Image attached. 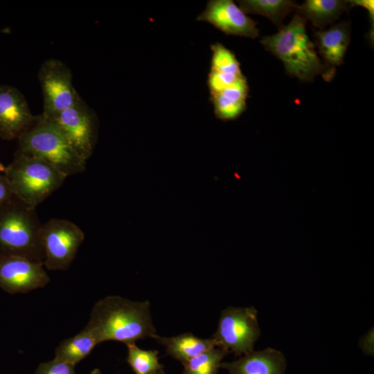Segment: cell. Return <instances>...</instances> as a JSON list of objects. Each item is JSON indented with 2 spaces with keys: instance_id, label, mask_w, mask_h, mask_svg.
<instances>
[{
  "instance_id": "cell-12",
  "label": "cell",
  "mask_w": 374,
  "mask_h": 374,
  "mask_svg": "<svg viewBox=\"0 0 374 374\" xmlns=\"http://www.w3.org/2000/svg\"><path fill=\"white\" fill-rule=\"evenodd\" d=\"M33 116L22 93L16 88L0 86V137L4 140L16 139L34 121Z\"/></svg>"
},
{
  "instance_id": "cell-3",
  "label": "cell",
  "mask_w": 374,
  "mask_h": 374,
  "mask_svg": "<svg viewBox=\"0 0 374 374\" xmlns=\"http://www.w3.org/2000/svg\"><path fill=\"white\" fill-rule=\"evenodd\" d=\"M42 225L36 208L15 196L0 205V256H20L44 265Z\"/></svg>"
},
{
  "instance_id": "cell-22",
  "label": "cell",
  "mask_w": 374,
  "mask_h": 374,
  "mask_svg": "<svg viewBox=\"0 0 374 374\" xmlns=\"http://www.w3.org/2000/svg\"><path fill=\"white\" fill-rule=\"evenodd\" d=\"M211 48L212 51L211 71L236 75L242 74L240 63L233 52L220 43L211 45Z\"/></svg>"
},
{
  "instance_id": "cell-23",
  "label": "cell",
  "mask_w": 374,
  "mask_h": 374,
  "mask_svg": "<svg viewBox=\"0 0 374 374\" xmlns=\"http://www.w3.org/2000/svg\"><path fill=\"white\" fill-rule=\"evenodd\" d=\"M244 79L246 78L243 74L222 73L211 71L207 81L210 94L218 93Z\"/></svg>"
},
{
  "instance_id": "cell-13",
  "label": "cell",
  "mask_w": 374,
  "mask_h": 374,
  "mask_svg": "<svg viewBox=\"0 0 374 374\" xmlns=\"http://www.w3.org/2000/svg\"><path fill=\"white\" fill-rule=\"evenodd\" d=\"M286 366L284 354L272 348L253 350L235 361L220 364L230 374H285Z\"/></svg>"
},
{
  "instance_id": "cell-25",
  "label": "cell",
  "mask_w": 374,
  "mask_h": 374,
  "mask_svg": "<svg viewBox=\"0 0 374 374\" xmlns=\"http://www.w3.org/2000/svg\"><path fill=\"white\" fill-rule=\"evenodd\" d=\"M374 332L373 328L360 337L358 345L362 352L366 355H373L374 353Z\"/></svg>"
},
{
  "instance_id": "cell-15",
  "label": "cell",
  "mask_w": 374,
  "mask_h": 374,
  "mask_svg": "<svg viewBox=\"0 0 374 374\" xmlns=\"http://www.w3.org/2000/svg\"><path fill=\"white\" fill-rule=\"evenodd\" d=\"M154 339L164 346L169 355L180 361L183 365L195 356L216 347L211 337L202 339L190 332L174 337H161L157 335Z\"/></svg>"
},
{
  "instance_id": "cell-27",
  "label": "cell",
  "mask_w": 374,
  "mask_h": 374,
  "mask_svg": "<svg viewBox=\"0 0 374 374\" xmlns=\"http://www.w3.org/2000/svg\"><path fill=\"white\" fill-rule=\"evenodd\" d=\"M352 6H361L365 8L369 12L370 17L373 22L374 19V1L373 0H352L348 1Z\"/></svg>"
},
{
  "instance_id": "cell-9",
  "label": "cell",
  "mask_w": 374,
  "mask_h": 374,
  "mask_svg": "<svg viewBox=\"0 0 374 374\" xmlns=\"http://www.w3.org/2000/svg\"><path fill=\"white\" fill-rule=\"evenodd\" d=\"M38 77L44 99L42 115L59 113L81 98L73 86L71 70L62 61L50 59L44 62Z\"/></svg>"
},
{
  "instance_id": "cell-16",
  "label": "cell",
  "mask_w": 374,
  "mask_h": 374,
  "mask_svg": "<svg viewBox=\"0 0 374 374\" xmlns=\"http://www.w3.org/2000/svg\"><path fill=\"white\" fill-rule=\"evenodd\" d=\"M249 87L247 79L211 95L216 117L222 121L237 118L246 108Z\"/></svg>"
},
{
  "instance_id": "cell-4",
  "label": "cell",
  "mask_w": 374,
  "mask_h": 374,
  "mask_svg": "<svg viewBox=\"0 0 374 374\" xmlns=\"http://www.w3.org/2000/svg\"><path fill=\"white\" fill-rule=\"evenodd\" d=\"M18 140L17 152L49 163L66 177L86 169L87 161L79 156L62 133L42 114L35 116Z\"/></svg>"
},
{
  "instance_id": "cell-1",
  "label": "cell",
  "mask_w": 374,
  "mask_h": 374,
  "mask_svg": "<svg viewBox=\"0 0 374 374\" xmlns=\"http://www.w3.org/2000/svg\"><path fill=\"white\" fill-rule=\"evenodd\" d=\"M84 328L94 335L99 344L114 340L127 345L157 335L149 301H132L119 296L98 301Z\"/></svg>"
},
{
  "instance_id": "cell-2",
  "label": "cell",
  "mask_w": 374,
  "mask_h": 374,
  "mask_svg": "<svg viewBox=\"0 0 374 374\" xmlns=\"http://www.w3.org/2000/svg\"><path fill=\"white\" fill-rule=\"evenodd\" d=\"M305 19L295 15L291 21L272 35L264 37L260 43L265 49L280 59L286 73L302 81H312L317 75L327 79L332 75L330 68L321 63L309 39Z\"/></svg>"
},
{
  "instance_id": "cell-10",
  "label": "cell",
  "mask_w": 374,
  "mask_h": 374,
  "mask_svg": "<svg viewBox=\"0 0 374 374\" xmlns=\"http://www.w3.org/2000/svg\"><path fill=\"white\" fill-rule=\"evenodd\" d=\"M44 265L15 256H0V287L9 294L27 293L50 281Z\"/></svg>"
},
{
  "instance_id": "cell-20",
  "label": "cell",
  "mask_w": 374,
  "mask_h": 374,
  "mask_svg": "<svg viewBox=\"0 0 374 374\" xmlns=\"http://www.w3.org/2000/svg\"><path fill=\"white\" fill-rule=\"evenodd\" d=\"M228 351L214 347L190 359L184 364L181 374H217Z\"/></svg>"
},
{
  "instance_id": "cell-29",
  "label": "cell",
  "mask_w": 374,
  "mask_h": 374,
  "mask_svg": "<svg viewBox=\"0 0 374 374\" xmlns=\"http://www.w3.org/2000/svg\"><path fill=\"white\" fill-rule=\"evenodd\" d=\"M6 167L0 162V173H4Z\"/></svg>"
},
{
  "instance_id": "cell-14",
  "label": "cell",
  "mask_w": 374,
  "mask_h": 374,
  "mask_svg": "<svg viewBox=\"0 0 374 374\" xmlns=\"http://www.w3.org/2000/svg\"><path fill=\"white\" fill-rule=\"evenodd\" d=\"M315 45L325 65L332 69L343 63L350 42V24L342 21L327 30L314 31Z\"/></svg>"
},
{
  "instance_id": "cell-17",
  "label": "cell",
  "mask_w": 374,
  "mask_h": 374,
  "mask_svg": "<svg viewBox=\"0 0 374 374\" xmlns=\"http://www.w3.org/2000/svg\"><path fill=\"white\" fill-rule=\"evenodd\" d=\"M348 1L307 0L298 6L299 15L319 29L332 24L348 8Z\"/></svg>"
},
{
  "instance_id": "cell-24",
  "label": "cell",
  "mask_w": 374,
  "mask_h": 374,
  "mask_svg": "<svg viewBox=\"0 0 374 374\" xmlns=\"http://www.w3.org/2000/svg\"><path fill=\"white\" fill-rule=\"evenodd\" d=\"M35 374H75V365L53 359L41 363Z\"/></svg>"
},
{
  "instance_id": "cell-8",
  "label": "cell",
  "mask_w": 374,
  "mask_h": 374,
  "mask_svg": "<svg viewBox=\"0 0 374 374\" xmlns=\"http://www.w3.org/2000/svg\"><path fill=\"white\" fill-rule=\"evenodd\" d=\"M40 238L44 252V266L48 270H66L84 239L82 230L64 219L42 224Z\"/></svg>"
},
{
  "instance_id": "cell-19",
  "label": "cell",
  "mask_w": 374,
  "mask_h": 374,
  "mask_svg": "<svg viewBox=\"0 0 374 374\" xmlns=\"http://www.w3.org/2000/svg\"><path fill=\"white\" fill-rule=\"evenodd\" d=\"M240 8L245 13L258 14L269 18L280 29L285 17L297 8V4L289 0L238 1Z\"/></svg>"
},
{
  "instance_id": "cell-21",
  "label": "cell",
  "mask_w": 374,
  "mask_h": 374,
  "mask_svg": "<svg viewBox=\"0 0 374 374\" xmlns=\"http://www.w3.org/2000/svg\"><path fill=\"white\" fill-rule=\"evenodd\" d=\"M126 346L128 350L127 361L136 374H157L163 369L157 350H143L135 343Z\"/></svg>"
},
{
  "instance_id": "cell-30",
  "label": "cell",
  "mask_w": 374,
  "mask_h": 374,
  "mask_svg": "<svg viewBox=\"0 0 374 374\" xmlns=\"http://www.w3.org/2000/svg\"><path fill=\"white\" fill-rule=\"evenodd\" d=\"M157 374H165V372L163 369H161L160 371L158 372Z\"/></svg>"
},
{
  "instance_id": "cell-18",
  "label": "cell",
  "mask_w": 374,
  "mask_h": 374,
  "mask_svg": "<svg viewBox=\"0 0 374 374\" xmlns=\"http://www.w3.org/2000/svg\"><path fill=\"white\" fill-rule=\"evenodd\" d=\"M98 344L94 335L84 328L76 335L60 343L55 350L54 359L75 366L87 357Z\"/></svg>"
},
{
  "instance_id": "cell-5",
  "label": "cell",
  "mask_w": 374,
  "mask_h": 374,
  "mask_svg": "<svg viewBox=\"0 0 374 374\" xmlns=\"http://www.w3.org/2000/svg\"><path fill=\"white\" fill-rule=\"evenodd\" d=\"M4 174L14 196L33 208L57 190L66 178L49 163L17 151Z\"/></svg>"
},
{
  "instance_id": "cell-26",
  "label": "cell",
  "mask_w": 374,
  "mask_h": 374,
  "mask_svg": "<svg viewBox=\"0 0 374 374\" xmlns=\"http://www.w3.org/2000/svg\"><path fill=\"white\" fill-rule=\"evenodd\" d=\"M14 195L4 173H0V205L10 201Z\"/></svg>"
},
{
  "instance_id": "cell-7",
  "label": "cell",
  "mask_w": 374,
  "mask_h": 374,
  "mask_svg": "<svg viewBox=\"0 0 374 374\" xmlns=\"http://www.w3.org/2000/svg\"><path fill=\"white\" fill-rule=\"evenodd\" d=\"M42 116L62 133L82 159L90 158L97 141L98 122L96 113L82 98L64 111Z\"/></svg>"
},
{
  "instance_id": "cell-11",
  "label": "cell",
  "mask_w": 374,
  "mask_h": 374,
  "mask_svg": "<svg viewBox=\"0 0 374 374\" xmlns=\"http://www.w3.org/2000/svg\"><path fill=\"white\" fill-rule=\"evenodd\" d=\"M197 20L208 22L226 35L249 38L259 35L256 22L231 0L209 1Z\"/></svg>"
},
{
  "instance_id": "cell-28",
  "label": "cell",
  "mask_w": 374,
  "mask_h": 374,
  "mask_svg": "<svg viewBox=\"0 0 374 374\" xmlns=\"http://www.w3.org/2000/svg\"><path fill=\"white\" fill-rule=\"evenodd\" d=\"M90 374H103V373L98 368H94L91 371Z\"/></svg>"
},
{
  "instance_id": "cell-6",
  "label": "cell",
  "mask_w": 374,
  "mask_h": 374,
  "mask_svg": "<svg viewBox=\"0 0 374 374\" xmlns=\"http://www.w3.org/2000/svg\"><path fill=\"white\" fill-rule=\"evenodd\" d=\"M261 330L258 312L253 306L228 307L221 312L217 328L211 338L216 346L235 355L253 350Z\"/></svg>"
}]
</instances>
